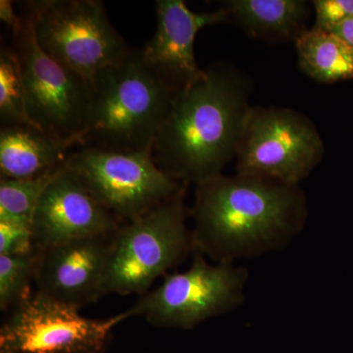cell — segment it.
I'll return each instance as SVG.
<instances>
[{"instance_id": "cell-1", "label": "cell", "mask_w": 353, "mask_h": 353, "mask_svg": "<svg viewBox=\"0 0 353 353\" xmlns=\"http://www.w3.org/2000/svg\"><path fill=\"white\" fill-rule=\"evenodd\" d=\"M192 216V250L236 263L287 248L308 210L299 185L222 174L196 185Z\"/></svg>"}, {"instance_id": "cell-2", "label": "cell", "mask_w": 353, "mask_h": 353, "mask_svg": "<svg viewBox=\"0 0 353 353\" xmlns=\"http://www.w3.org/2000/svg\"><path fill=\"white\" fill-rule=\"evenodd\" d=\"M250 85L234 67L218 63L176 90L153 145L157 166L187 187L222 175L240 145Z\"/></svg>"}, {"instance_id": "cell-3", "label": "cell", "mask_w": 353, "mask_h": 353, "mask_svg": "<svg viewBox=\"0 0 353 353\" xmlns=\"http://www.w3.org/2000/svg\"><path fill=\"white\" fill-rule=\"evenodd\" d=\"M90 85L83 145L121 152H152L176 90L146 66L139 50L131 48Z\"/></svg>"}, {"instance_id": "cell-4", "label": "cell", "mask_w": 353, "mask_h": 353, "mask_svg": "<svg viewBox=\"0 0 353 353\" xmlns=\"http://www.w3.org/2000/svg\"><path fill=\"white\" fill-rule=\"evenodd\" d=\"M183 196L163 202L118 229L109 255L104 296H143L155 280L167 276L192 252Z\"/></svg>"}, {"instance_id": "cell-5", "label": "cell", "mask_w": 353, "mask_h": 353, "mask_svg": "<svg viewBox=\"0 0 353 353\" xmlns=\"http://www.w3.org/2000/svg\"><path fill=\"white\" fill-rule=\"evenodd\" d=\"M23 7L43 52L90 83L131 50L101 1L34 0Z\"/></svg>"}, {"instance_id": "cell-6", "label": "cell", "mask_w": 353, "mask_h": 353, "mask_svg": "<svg viewBox=\"0 0 353 353\" xmlns=\"http://www.w3.org/2000/svg\"><path fill=\"white\" fill-rule=\"evenodd\" d=\"M192 254L188 270L165 276L157 289L125 311L128 318L143 317L157 328L190 330L245 303L248 269L234 263L209 264L196 250Z\"/></svg>"}, {"instance_id": "cell-7", "label": "cell", "mask_w": 353, "mask_h": 353, "mask_svg": "<svg viewBox=\"0 0 353 353\" xmlns=\"http://www.w3.org/2000/svg\"><path fill=\"white\" fill-rule=\"evenodd\" d=\"M64 164L123 224L185 194L187 189L157 166L152 150L121 152L82 145L70 152Z\"/></svg>"}, {"instance_id": "cell-8", "label": "cell", "mask_w": 353, "mask_h": 353, "mask_svg": "<svg viewBox=\"0 0 353 353\" xmlns=\"http://www.w3.org/2000/svg\"><path fill=\"white\" fill-rule=\"evenodd\" d=\"M324 152L317 128L303 114L252 106L236 152V174L299 185L321 162Z\"/></svg>"}, {"instance_id": "cell-9", "label": "cell", "mask_w": 353, "mask_h": 353, "mask_svg": "<svg viewBox=\"0 0 353 353\" xmlns=\"http://www.w3.org/2000/svg\"><path fill=\"white\" fill-rule=\"evenodd\" d=\"M13 32L14 48L24 78L27 108L34 126L55 138L83 145L90 105L87 80L48 57L39 48L31 23Z\"/></svg>"}, {"instance_id": "cell-10", "label": "cell", "mask_w": 353, "mask_h": 353, "mask_svg": "<svg viewBox=\"0 0 353 353\" xmlns=\"http://www.w3.org/2000/svg\"><path fill=\"white\" fill-rule=\"evenodd\" d=\"M127 319L125 311L106 319L85 317L80 309L32 290L1 325L0 353L101 352Z\"/></svg>"}, {"instance_id": "cell-11", "label": "cell", "mask_w": 353, "mask_h": 353, "mask_svg": "<svg viewBox=\"0 0 353 353\" xmlns=\"http://www.w3.org/2000/svg\"><path fill=\"white\" fill-rule=\"evenodd\" d=\"M122 225L63 164L34 211V243L43 250L72 241L114 234Z\"/></svg>"}, {"instance_id": "cell-12", "label": "cell", "mask_w": 353, "mask_h": 353, "mask_svg": "<svg viewBox=\"0 0 353 353\" xmlns=\"http://www.w3.org/2000/svg\"><path fill=\"white\" fill-rule=\"evenodd\" d=\"M115 233L39 250L36 290L80 310L97 303L104 296V280Z\"/></svg>"}, {"instance_id": "cell-13", "label": "cell", "mask_w": 353, "mask_h": 353, "mask_svg": "<svg viewBox=\"0 0 353 353\" xmlns=\"http://www.w3.org/2000/svg\"><path fill=\"white\" fill-rule=\"evenodd\" d=\"M155 6L157 30L139 53L148 68L179 90L204 72L194 55L197 32L206 26L227 22L229 16L223 7L212 12H194L183 0H158Z\"/></svg>"}, {"instance_id": "cell-14", "label": "cell", "mask_w": 353, "mask_h": 353, "mask_svg": "<svg viewBox=\"0 0 353 353\" xmlns=\"http://www.w3.org/2000/svg\"><path fill=\"white\" fill-rule=\"evenodd\" d=\"M77 146L32 126L1 127V179L39 178L64 164Z\"/></svg>"}, {"instance_id": "cell-15", "label": "cell", "mask_w": 353, "mask_h": 353, "mask_svg": "<svg viewBox=\"0 0 353 353\" xmlns=\"http://www.w3.org/2000/svg\"><path fill=\"white\" fill-rule=\"evenodd\" d=\"M222 7L253 38L294 43L308 29V4L303 0H229Z\"/></svg>"}, {"instance_id": "cell-16", "label": "cell", "mask_w": 353, "mask_h": 353, "mask_svg": "<svg viewBox=\"0 0 353 353\" xmlns=\"http://www.w3.org/2000/svg\"><path fill=\"white\" fill-rule=\"evenodd\" d=\"M294 43L299 68L315 82L353 80V48L333 32L312 27Z\"/></svg>"}, {"instance_id": "cell-17", "label": "cell", "mask_w": 353, "mask_h": 353, "mask_svg": "<svg viewBox=\"0 0 353 353\" xmlns=\"http://www.w3.org/2000/svg\"><path fill=\"white\" fill-rule=\"evenodd\" d=\"M0 121L1 127H36L28 113L24 78L13 46L0 50Z\"/></svg>"}, {"instance_id": "cell-18", "label": "cell", "mask_w": 353, "mask_h": 353, "mask_svg": "<svg viewBox=\"0 0 353 353\" xmlns=\"http://www.w3.org/2000/svg\"><path fill=\"white\" fill-rule=\"evenodd\" d=\"M59 168L34 179H0V220L17 221L32 226L39 199Z\"/></svg>"}, {"instance_id": "cell-19", "label": "cell", "mask_w": 353, "mask_h": 353, "mask_svg": "<svg viewBox=\"0 0 353 353\" xmlns=\"http://www.w3.org/2000/svg\"><path fill=\"white\" fill-rule=\"evenodd\" d=\"M39 250L25 254L0 255V309L9 312L32 292Z\"/></svg>"}, {"instance_id": "cell-20", "label": "cell", "mask_w": 353, "mask_h": 353, "mask_svg": "<svg viewBox=\"0 0 353 353\" xmlns=\"http://www.w3.org/2000/svg\"><path fill=\"white\" fill-rule=\"evenodd\" d=\"M34 250L32 225L0 220V255L25 254Z\"/></svg>"}, {"instance_id": "cell-21", "label": "cell", "mask_w": 353, "mask_h": 353, "mask_svg": "<svg viewBox=\"0 0 353 353\" xmlns=\"http://www.w3.org/2000/svg\"><path fill=\"white\" fill-rule=\"evenodd\" d=\"M315 24L313 27L331 32L353 16V0H314Z\"/></svg>"}, {"instance_id": "cell-22", "label": "cell", "mask_w": 353, "mask_h": 353, "mask_svg": "<svg viewBox=\"0 0 353 353\" xmlns=\"http://www.w3.org/2000/svg\"><path fill=\"white\" fill-rule=\"evenodd\" d=\"M0 18L10 26L13 32L18 31L24 25V18L19 17L13 9V2L1 0L0 1Z\"/></svg>"}, {"instance_id": "cell-23", "label": "cell", "mask_w": 353, "mask_h": 353, "mask_svg": "<svg viewBox=\"0 0 353 353\" xmlns=\"http://www.w3.org/2000/svg\"><path fill=\"white\" fill-rule=\"evenodd\" d=\"M331 32L353 48V16L350 19L336 26Z\"/></svg>"}, {"instance_id": "cell-24", "label": "cell", "mask_w": 353, "mask_h": 353, "mask_svg": "<svg viewBox=\"0 0 353 353\" xmlns=\"http://www.w3.org/2000/svg\"><path fill=\"white\" fill-rule=\"evenodd\" d=\"M94 353H103V352H94Z\"/></svg>"}]
</instances>
